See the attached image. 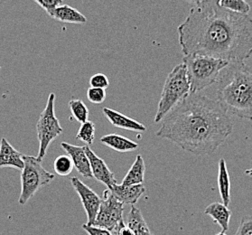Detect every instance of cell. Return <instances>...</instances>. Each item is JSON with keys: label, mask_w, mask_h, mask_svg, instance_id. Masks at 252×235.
<instances>
[{"label": "cell", "mask_w": 252, "mask_h": 235, "mask_svg": "<svg viewBox=\"0 0 252 235\" xmlns=\"http://www.w3.org/2000/svg\"><path fill=\"white\" fill-rule=\"evenodd\" d=\"M182 53L206 55L229 63L252 55V18L230 11L214 0H202L177 28Z\"/></svg>", "instance_id": "cell-1"}, {"label": "cell", "mask_w": 252, "mask_h": 235, "mask_svg": "<svg viewBox=\"0 0 252 235\" xmlns=\"http://www.w3.org/2000/svg\"><path fill=\"white\" fill-rule=\"evenodd\" d=\"M162 121L156 135L195 156L214 153L233 132L230 114L217 100L200 93H190Z\"/></svg>", "instance_id": "cell-2"}, {"label": "cell", "mask_w": 252, "mask_h": 235, "mask_svg": "<svg viewBox=\"0 0 252 235\" xmlns=\"http://www.w3.org/2000/svg\"><path fill=\"white\" fill-rule=\"evenodd\" d=\"M217 101L229 114L252 121V69L244 62L230 63L220 74Z\"/></svg>", "instance_id": "cell-3"}, {"label": "cell", "mask_w": 252, "mask_h": 235, "mask_svg": "<svg viewBox=\"0 0 252 235\" xmlns=\"http://www.w3.org/2000/svg\"><path fill=\"white\" fill-rule=\"evenodd\" d=\"M183 64L187 67L190 93H199L218 82L220 74L229 62L206 55H185Z\"/></svg>", "instance_id": "cell-4"}, {"label": "cell", "mask_w": 252, "mask_h": 235, "mask_svg": "<svg viewBox=\"0 0 252 235\" xmlns=\"http://www.w3.org/2000/svg\"><path fill=\"white\" fill-rule=\"evenodd\" d=\"M190 91L187 67L182 63L172 70L164 82L158 108L154 120L155 123L163 121L177 104L190 94Z\"/></svg>", "instance_id": "cell-5"}, {"label": "cell", "mask_w": 252, "mask_h": 235, "mask_svg": "<svg viewBox=\"0 0 252 235\" xmlns=\"http://www.w3.org/2000/svg\"><path fill=\"white\" fill-rule=\"evenodd\" d=\"M24 168L21 174V194L18 199L25 205L44 186L49 185L55 175L45 170L42 162L31 156H23Z\"/></svg>", "instance_id": "cell-6"}, {"label": "cell", "mask_w": 252, "mask_h": 235, "mask_svg": "<svg viewBox=\"0 0 252 235\" xmlns=\"http://www.w3.org/2000/svg\"><path fill=\"white\" fill-rule=\"evenodd\" d=\"M55 98L56 97L55 93H50L46 106L40 115L36 124V132L39 140V151L36 159L41 162L46 155L50 144L55 138L59 137L63 131L60 121L55 116Z\"/></svg>", "instance_id": "cell-7"}, {"label": "cell", "mask_w": 252, "mask_h": 235, "mask_svg": "<svg viewBox=\"0 0 252 235\" xmlns=\"http://www.w3.org/2000/svg\"><path fill=\"white\" fill-rule=\"evenodd\" d=\"M123 212L124 203L118 200L110 189L107 188L103 192V198L94 225L110 232L117 224L123 221Z\"/></svg>", "instance_id": "cell-8"}, {"label": "cell", "mask_w": 252, "mask_h": 235, "mask_svg": "<svg viewBox=\"0 0 252 235\" xmlns=\"http://www.w3.org/2000/svg\"><path fill=\"white\" fill-rule=\"evenodd\" d=\"M71 183L78 196L80 197L83 208L85 209L88 219L87 224L94 225L102 198H100L93 189H91L87 185H85L75 176L71 177Z\"/></svg>", "instance_id": "cell-9"}, {"label": "cell", "mask_w": 252, "mask_h": 235, "mask_svg": "<svg viewBox=\"0 0 252 235\" xmlns=\"http://www.w3.org/2000/svg\"><path fill=\"white\" fill-rule=\"evenodd\" d=\"M84 149L88 156L91 169L94 178L107 186L108 189H110L112 186L117 185L115 175L113 172H111L104 160L94 153V150L89 146H84Z\"/></svg>", "instance_id": "cell-10"}, {"label": "cell", "mask_w": 252, "mask_h": 235, "mask_svg": "<svg viewBox=\"0 0 252 235\" xmlns=\"http://www.w3.org/2000/svg\"><path fill=\"white\" fill-rule=\"evenodd\" d=\"M61 147L67 153V156L70 157L73 167L76 168L78 173L82 175L85 178H93V173L91 169V165L88 156L85 152L84 146H74L69 143L63 142Z\"/></svg>", "instance_id": "cell-11"}, {"label": "cell", "mask_w": 252, "mask_h": 235, "mask_svg": "<svg viewBox=\"0 0 252 235\" xmlns=\"http://www.w3.org/2000/svg\"><path fill=\"white\" fill-rule=\"evenodd\" d=\"M102 113L104 115L105 118L110 121L112 126L130 132H145L147 131V127L144 124L127 117L126 115L122 114L115 109L103 108Z\"/></svg>", "instance_id": "cell-12"}, {"label": "cell", "mask_w": 252, "mask_h": 235, "mask_svg": "<svg viewBox=\"0 0 252 235\" xmlns=\"http://www.w3.org/2000/svg\"><path fill=\"white\" fill-rule=\"evenodd\" d=\"M111 194L121 202L135 205L146 191L143 184L140 185H115L110 189Z\"/></svg>", "instance_id": "cell-13"}, {"label": "cell", "mask_w": 252, "mask_h": 235, "mask_svg": "<svg viewBox=\"0 0 252 235\" xmlns=\"http://www.w3.org/2000/svg\"><path fill=\"white\" fill-rule=\"evenodd\" d=\"M22 153L12 147L5 137L1 138L0 142V168H13L16 169L24 168Z\"/></svg>", "instance_id": "cell-14"}, {"label": "cell", "mask_w": 252, "mask_h": 235, "mask_svg": "<svg viewBox=\"0 0 252 235\" xmlns=\"http://www.w3.org/2000/svg\"><path fill=\"white\" fill-rule=\"evenodd\" d=\"M204 213L210 215L216 224H219L221 232L226 233L229 230L231 211L222 202H215L209 204L205 208Z\"/></svg>", "instance_id": "cell-15"}, {"label": "cell", "mask_w": 252, "mask_h": 235, "mask_svg": "<svg viewBox=\"0 0 252 235\" xmlns=\"http://www.w3.org/2000/svg\"><path fill=\"white\" fill-rule=\"evenodd\" d=\"M50 17L62 23L75 24V25H84L87 23V18L84 15H82L81 12L78 11L75 8L68 5H62L58 6L50 15Z\"/></svg>", "instance_id": "cell-16"}, {"label": "cell", "mask_w": 252, "mask_h": 235, "mask_svg": "<svg viewBox=\"0 0 252 235\" xmlns=\"http://www.w3.org/2000/svg\"><path fill=\"white\" fill-rule=\"evenodd\" d=\"M100 142L118 152H131L138 148V144L119 134H109L100 137Z\"/></svg>", "instance_id": "cell-17"}, {"label": "cell", "mask_w": 252, "mask_h": 235, "mask_svg": "<svg viewBox=\"0 0 252 235\" xmlns=\"http://www.w3.org/2000/svg\"><path fill=\"white\" fill-rule=\"evenodd\" d=\"M126 225L133 231L135 235H153L143 217L141 211L135 205H132L126 216Z\"/></svg>", "instance_id": "cell-18"}, {"label": "cell", "mask_w": 252, "mask_h": 235, "mask_svg": "<svg viewBox=\"0 0 252 235\" xmlns=\"http://www.w3.org/2000/svg\"><path fill=\"white\" fill-rule=\"evenodd\" d=\"M218 188L220 197L222 203L229 206L230 203V175L226 166L225 159L219 160V169H218Z\"/></svg>", "instance_id": "cell-19"}, {"label": "cell", "mask_w": 252, "mask_h": 235, "mask_svg": "<svg viewBox=\"0 0 252 235\" xmlns=\"http://www.w3.org/2000/svg\"><path fill=\"white\" fill-rule=\"evenodd\" d=\"M146 166L145 161L140 155H137L130 169L125 175L121 184L123 185H140L145 180Z\"/></svg>", "instance_id": "cell-20"}, {"label": "cell", "mask_w": 252, "mask_h": 235, "mask_svg": "<svg viewBox=\"0 0 252 235\" xmlns=\"http://www.w3.org/2000/svg\"><path fill=\"white\" fill-rule=\"evenodd\" d=\"M69 108L71 109L73 118L80 123H84L89 121L90 111L87 106L82 100L73 99L69 101Z\"/></svg>", "instance_id": "cell-21"}, {"label": "cell", "mask_w": 252, "mask_h": 235, "mask_svg": "<svg viewBox=\"0 0 252 235\" xmlns=\"http://www.w3.org/2000/svg\"><path fill=\"white\" fill-rule=\"evenodd\" d=\"M220 7L226 8L230 11L249 15L251 6L245 0H214Z\"/></svg>", "instance_id": "cell-22"}, {"label": "cell", "mask_w": 252, "mask_h": 235, "mask_svg": "<svg viewBox=\"0 0 252 235\" xmlns=\"http://www.w3.org/2000/svg\"><path fill=\"white\" fill-rule=\"evenodd\" d=\"M95 125L92 121H86L82 123L79 131L77 132L76 138L85 143L87 146H92L95 139Z\"/></svg>", "instance_id": "cell-23"}, {"label": "cell", "mask_w": 252, "mask_h": 235, "mask_svg": "<svg viewBox=\"0 0 252 235\" xmlns=\"http://www.w3.org/2000/svg\"><path fill=\"white\" fill-rule=\"evenodd\" d=\"M73 164L69 156H59L56 158L54 163L55 173L60 176H67L70 175L73 169Z\"/></svg>", "instance_id": "cell-24"}, {"label": "cell", "mask_w": 252, "mask_h": 235, "mask_svg": "<svg viewBox=\"0 0 252 235\" xmlns=\"http://www.w3.org/2000/svg\"><path fill=\"white\" fill-rule=\"evenodd\" d=\"M87 99L92 103H103L106 100V90L99 88L90 87L87 90Z\"/></svg>", "instance_id": "cell-25"}, {"label": "cell", "mask_w": 252, "mask_h": 235, "mask_svg": "<svg viewBox=\"0 0 252 235\" xmlns=\"http://www.w3.org/2000/svg\"><path fill=\"white\" fill-rule=\"evenodd\" d=\"M90 86L93 88H99V89H108L110 86L109 78L105 75L104 73H96L90 79Z\"/></svg>", "instance_id": "cell-26"}, {"label": "cell", "mask_w": 252, "mask_h": 235, "mask_svg": "<svg viewBox=\"0 0 252 235\" xmlns=\"http://www.w3.org/2000/svg\"><path fill=\"white\" fill-rule=\"evenodd\" d=\"M235 235H252V215L242 217Z\"/></svg>", "instance_id": "cell-27"}, {"label": "cell", "mask_w": 252, "mask_h": 235, "mask_svg": "<svg viewBox=\"0 0 252 235\" xmlns=\"http://www.w3.org/2000/svg\"><path fill=\"white\" fill-rule=\"evenodd\" d=\"M39 6L44 9L48 15H51L55 8L63 5V0H33Z\"/></svg>", "instance_id": "cell-28"}, {"label": "cell", "mask_w": 252, "mask_h": 235, "mask_svg": "<svg viewBox=\"0 0 252 235\" xmlns=\"http://www.w3.org/2000/svg\"><path fill=\"white\" fill-rule=\"evenodd\" d=\"M82 229L84 230L89 235H112L109 230L88 224H83Z\"/></svg>", "instance_id": "cell-29"}, {"label": "cell", "mask_w": 252, "mask_h": 235, "mask_svg": "<svg viewBox=\"0 0 252 235\" xmlns=\"http://www.w3.org/2000/svg\"><path fill=\"white\" fill-rule=\"evenodd\" d=\"M110 233L112 235H135L133 231L126 226L124 221H121L120 224H117Z\"/></svg>", "instance_id": "cell-30"}, {"label": "cell", "mask_w": 252, "mask_h": 235, "mask_svg": "<svg viewBox=\"0 0 252 235\" xmlns=\"http://www.w3.org/2000/svg\"><path fill=\"white\" fill-rule=\"evenodd\" d=\"M188 4H191V5H194V6H197L198 4H200V2L202 0H186Z\"/></svg>", "instance_id": "cell-31"}, {"label": "cell", "mask_w": 252, "mask_h": 235, "mask_svg": "<svg viewBox=\"0 0 252 235\" xmlns=\"http://www.w3.org/2000/svg\"><path fill=\"white\" fill-rule=\"evenodd\" d=\"M245 174L248 175H252V168H251V169H247L246 171H245Z\"/></svg>", "instance_id": "cell-32"}, {"label": "cell", "mask_w": 252, "mask_h": 235, "mask_svg": "<svg viewBox=\"0 0 252 235\" xmlns=\"http://www.w3.org/2000/svg\"><path fill=\"white\" fill-rule=\"evenodd\" d=\"M227 235L226 234H225L224 232H220V233H219V234H217V235Z\"/></svg>", "instance_id": "cell-33"}]
</instances>
